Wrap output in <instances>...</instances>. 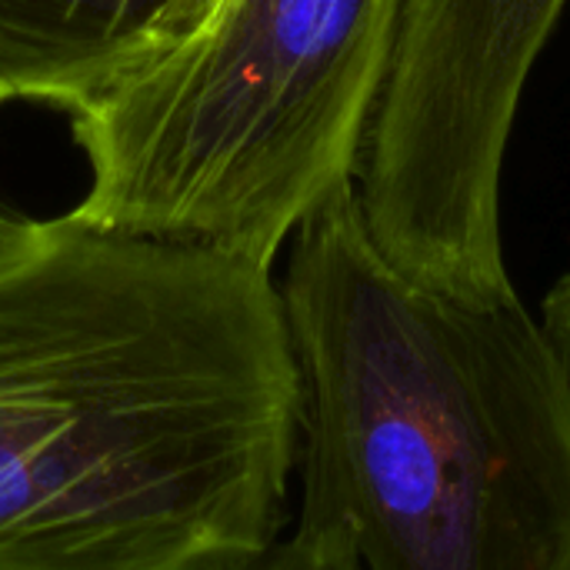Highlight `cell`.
<instances>
[{
	"label": "cell",
	"instance_id": "277c9868",
	"mask_svg": "<svg viewBox=\"0 0 570 570\" xmlns=\"http://www.w3.org/2000/svg\"><path fill=\"white\" fill-rule=\"evenodd\" d=\"M568 0H404L354 190L404 271L474 294L514 287L501 180L538 57Z\"/></svg>",
	"mask_w": 570,
	"mask_h": 570
},
{
	"label": "cell",
	"instance_id": "52a82bcc",
	"mask_svg": "<svg viewBox=\"0 0 570 570\" xmlns=\"http://www.w3.org/2000/svg\"><path fill=\"white\" fill-rule=\"evenodd\" d=\"M217 3H220V0H174L170 10H167L164 20H160V50L170 47V43H177V40H184L187 33H194V30L217 10ZM160 50H157V53H160ZM157 53H154V57H157Z\"/></svg>",
	"mask_w": 570,
	"mask_h": 570
},
{
	"label": "cell",
	"instance_id": "9c48e42d",
	"mask_svg": "<svg viewBox=\"0 0 570 570\" xmlns=\"http://www.w3.org/2000/svg\"><path fill=\"white\" fill-rule=\"evenodd\" d=\"M0 104H3V97H0ZM17 224H20V220H10V217H3V214H0V244L17 230Z\"/></svg>",
	"mask_w": 570,
	"mask_h": 570
},
{
	"label": "cell",
	"instance_id": "8992f818",
	"mask_svg": "<svg viewBox=\"0 0 570 570\" xmlns=\"http://www.w3.org/2000/svg\"><path fill=\"white\" fill-rule=\"evenodd\" d=\"M230 570H364V564L344 524L297 514L291 534Z\"/></svg>",
	"mask_w": 570,
	"mask_h": 570
},
{
	"label": "cell",
	"instance_id": "7a4b0ae2",
	"mask_svg": "<svg viewBox=\"0 0 570 570\" xmlns=\"http://www.w3.org/2000/svg\"><path fill=\"white\" fill-rule=\"evenodd\" d=\"M301 514L364 570H570V367L518 287L397 267L354 180L287 240Z\"/></svg>",
	"mask_w": 570,
	"mask_h": 570
},
{
	"label": "cell",
	"instance_id": "5b68a950",
	"mask_svg": "<svg viewBox=\"0 0 570 570\" xmlns=\"http://www.w3.org/2000/svg\"><path fill=\"white\" fill-rule=\"evenodd\" d=\"M174 0H0V97L73 114L160 50Z\"/></svg>",
	"mask_w": 570,
	"mask_h": 570
},
{
	"label": "cell",
	"instance_id": "3957f363",
	"mask_svg": "<svg viewBox=\"0 0 570 570\" xmlns=\"http://www.w3.org/2000/svg\"><path fill=\"white\" fill-rule=\"evenodd\" d=\"M404 0H220L184 40L73 117L87 224L274 271L304 217L354 180Z\"/></svg>",
	"mask_w": 570,
	"mask_h": 570
},
{
	"label": "cell",
	"instance_id": "ba28073f",
	"mask_svg": "<svg viewBox=\"0 0 570 570\" xmlns=\"http://www.w3.org/2000/svg\"><path fill=\"white\" fill-rule=\"evenodd\" d=\"M541 321L551 331V337L558 341V347H561V354H564L570 367V271L561 274L554 281V287L548 291L544 307H541Z\"/></svg>",
	"mask_w": 570,
	"mask_h": 570
},
{
	"label": "cell",
	"instance_id": "6da1fadb",
	"mask_svg": "<svg viewBox=\"0 0 570 570\" xmlns=\"http://www.w3.org/2000/svg\"><path fill=\"white\" fill-rule=\"evenodd\" d=\"M297 448L271 267L73 210L0 244V570L237 568Z\"/></svg>",
	"mask_w": 570,
	"mask_h": 570
}]
</instances>
